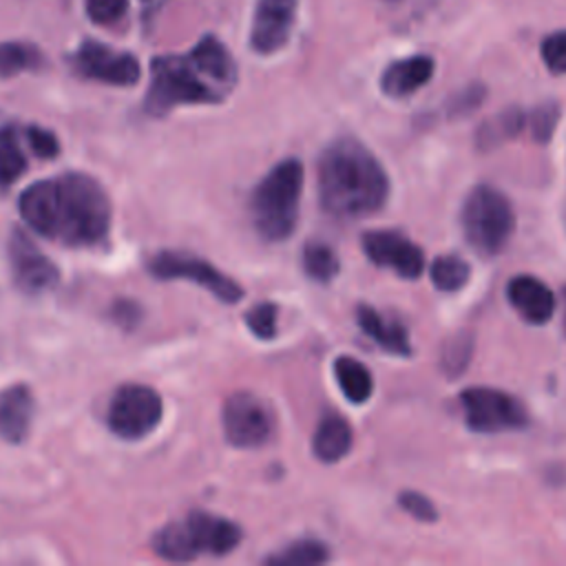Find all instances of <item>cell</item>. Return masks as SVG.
<instances>
[{"mask_svg": "<svg viewBox=\"0 0 566 566\" xmlns=\"http://www.w3.org/2000/svg\"><path fill=\"white\" fill-rule=\"evenodd\" d=\"M18 206L31 230L66 245H93L111 228L108 195L84 172L35 181L20 195Z\"/></svg>", "mask_w": 566, "mask_h": 566, "instance_id": "obj_1", "label": "cell"}, {"mask_svg": "<svg viewBox=\"0 0 566 566\" xmlns=\"http://www.w3.org/2000/svg\"><path fill=\"white\" fill-rule=\"evenodd\" d=\"M237 84V64L226 44L203 35L184 55H159L150 62V86L144 108L166 115L179 104H219Z\"/></svg>", "mask_w": 566, "mask_h": 566, "instance_id": "obj_2", "label": "cell"}, {"mask_svg": "<svg viewBox=\"0 0 566 566\" xmlns=\"http://www.w3.org/2000/svg\"><path fill=\"white\" fill-rule=\"evenodd\" d=\"M316 181L323 210L336 219L374 214L389 195L385 168L354 137H340L321 153Z\"/></svg>", "mask_w": 566, "mask_h": 566, "instance_id": "obj_3", "label": "cell"}, {"mask_svg": "<svg viewBox=\"0 0 566 566\" xmlns=\"http://www.w3.org/2000/svg\"><path fill=\"white\" fill-rule=\"evenodd\" d=\"M241 542V528L226 520L203 511H192L184 520L161 526L150 546L170 562H190L199 555H228Z\"/></svg>", "mask_w": 566, "mask_h": 566, "instance_id": "obj_4", "label": "cell"}, {"mask_svg": "<svg viewBox=\"0 0 566 566\" xmlns=\"http://www.w3.org/2000/svg\"><path fill=\"white\" fill-rule=\"evenodd\" d=\"M303 192V164L287 157L276 164L252 192V219L268 241L287 239L298 221Z\"/></svg>", "mask_w": 566, "mask_h": 566, "instance_id": "obj_5", "label": "cell"}, {"mask_svg": "<svg viewBox=\"0 0 566 566\" xmlns=\"http://www.w3.org/2000/svg\"><path fill=\"white\" fill-rule=\"evenodd\" d=\"M460 221L464 239L482 256L500 254L515 228L511 201L489 184H480L467 195Z\"/></svg>", "mask_w": 566, "mask_h": 566, "instance_id": "obj_6", "label": "cell"}, {"mask_svg": "<svg viewBox=\"0 0 566 566\" xmlns=\"http://www.w3.org/2000/svg\"><path fill=\"white\" fill-rule=\"evenodd\" d=\"M460 405L467 427L478 433L515 431L528 424L524 405L502 389L469 387L460 394Z\"/></svg>", "mask_w": 566, "mask_h": 566, "instance_id": "obj_7", "label": "cell"}, {"mask_svg": "<svg viewBox=\"0 0 566 566\" xmlns=\"http://www.w3.org/2000/svg\"><path fill=\"white\" fill-rule=\"evenodd\" d=\"M164 407L159 394L148 385H122L108 402V427L124 440L148 436L161 420Z\"/></svg>", "mask_w": 566, "mask_h": 566, "instance_id": "obj_8", "label": "cell"}, {"mask_svg": "<svg viewBox=\"0 0 566 566\" xmlns=\"http://www.w3.org/2000/svg\"><path fill=\"white\" fill-rule=\"evenodd\" d=\"M148 270L159 279L195 281L223 303H237L243 296V290L234 279L219 272L210 261L188 252H159L148 261Z\"/></svg>", "mask_w": 566, "mask_h": 566, "instance_id": "obj_9", "label": "cell"}, {"mask_svg": "<svg viewBox=\"0 0 566 566\" xmlns=\"http://www.w3.org/2000/svg\"><path fill=\"white\" fill-rule=\"evenodd\" d=\"M71 66L80 77L113 86L137 84L142 69L133 53L113 49L97 40H84L71 57Z\"/></svg>", "mask_w": 566, "mask_h": 566, "instance_id": "obj_10", "label": "cell"}, {"mask_svg": "<svg viewBox=\"0 0 566 566\" xmlns=\"http://www.w3.org/2000/svg\"><path fill=\"white\" fill-rule=\"evenodd\" d=\"M272 413L268 405L250 394L234 391L223 405V433L239 449H256L272 436Z\"/></svg>", "mask_w": 566, "mask_h": 566, "instance_id": "obj_11", "label": "cell"}, {"mask_svg": "<svg viewBox=\"0 0 566 566\" xmlns=\"http://www.w3.org/2000/svg\"><path fill=\"white\" fill-rule=\"evenodd\" d=\"M360 245L371 263L391 270L400 279H418L424 270L422 250L400 232L371 230L363 234Z\"/></svg>", "mask_w": 566, "mask_h": 566, "instance_id": "obj_12", "label": "cell"}, {"mask_svg": "<svg viewBox=\"0 0 566 566\" xmlns=\"http://www.w3.org/2000/svg\"><path fill=\"white\" fill-rule=\"evenodd\" d=\"M296 9L298 0H256L250 27V49L259 55L281 51L294 31Z\"/></svg>", "mask_w": 566, "mask_h": 566, "instance_id": "obj_13", "label": "cell"}, {"mask_svg": "<svg viewBox=\"0 0 566 566\" xmlns=\"http://www.w3.org/2000/svg\"><path fill=\"white\" fill-rule=\"evenodd\" d=\"M9 256H11V270L15 283L29 292V294H42L55 287L60 272L55 263L42 254L35 243L22 234L20 230L13 232L9 243Z\"/></svg>", "mask_w": 566, "mask_h": 566, "instance_id": "obj_14", "label": "cell"}, {"mask_svg": "<svg viewBox=\"0 0 566 566\" xmlns=\"http://www.w3.org/2000/svg\"><path fill=\"white\" fill-rule=\"evenodd\" d=\"M511 307L531 325H544L555 312V296L544 281L531 274H517L506 285Z\"/></svg>", "mask_w": 566, "mask_h": 566, "instance_id": "obj_15", "label": "cell"}, {"mask_svg": "<svg viewBox=\"0 0 566 566\" xmlns=\"http://www.w3.org/2000/svg\"><path fill=\"white\" fill-rule=\"evenodd\" d=\"M35 400L27 385H13L0 391V438L18 444L29 436Z\"/></svg>", "mask_w": 566, "mask_h": 566, "instance_id": "obj_16", "label": "cell"}, {"mask_svg": "<svg viewBox=\"0 0 566 566\" xmlns=\"http://www.w3.org/2000/svg\"><path fill=\"white\" fill-rule=\"evenodd\" d=\"M436 64L429 55H411L391 62L380 75V88L389 97H407L422 88L433 77Z\"/></svg>", "mask_w": 566, "mask_h": 566, "instance_id": "obj_17", "label": "cell"}, {"mask_svg": "<svg viewBox=\"0 0 566 566\" xmlns=\"http://www.w3.org/2000/svg\"><path fill=\"white\" fill-rule=\"evenodd\" d=\"M356 321L360 329L385 352L396 354V356H409L411 354V343H409V332L400 321L385 318L380 312H376L369 305H358L356 307Z\"/></svg>", "mask_w": 566, "mask_h": 566, "instance_id": "obj_18", "label": "cell"}, {"mask_svg": "<svg viewBox=\"0 0 566 566\" xmlns=\"http://www.w3.org/2000/svg\"><path fill=\"white\" fill-rule=\"evenodd\" d=\"M352 440L354 436L349 422L338 413H325L314 431L312 451L321 462L332 464L349 453Z\"/></svg>", "mask_w": 566, "mask_h": 566, "instance_id": "obj_19", "label": "cell"}, {"mask_svg": "<svg viewBox=\"0 0 566 566\" xmlns=\"http://www.w3.org/2000/svg\"><path fill=\"white\" fill-rule=\"evenodd\" d=\"M524 126H526L524 111L517 106H509V108L500 111L497 115L482 122V126L475 133V144L482 150H491V148L504 144L506 139L517 137Z\"/></svg>", "mask_w": 566, "mask_h": 566, "instance_id": "obj_20", "label": "cell"}, {"mask_svg": "<svg viewBox=\"0 0 566 566\" xmlns=\"http://www.w3.org/2000/svg\"><path fill=\"white\" fill-rule=\"evenodd\" d=\"M334 376L338 380V387L343 391V396L354 402V405H363L371 398L374 394V378L369 374V369L352 358V356H340L334 363Z\"/></svg>", "mask_w": 566, "mask_h": 566, "instance_id": "obj_21", "label": "cell"}, {"mask_svg": "<svg viewBox=\"0 0 566 566\" xmlns=\"http://www.w3.org/2000/svg\"><path fill=\"white\" fill-rule=\"evenodd\" d=\"M44 64L42 51L31 42H0V77L38 71Z\"/></svg>", "mask_w": 566, "mask_h": 566, "instance_id": "obj_22", "label": "cell"}, {"mask_svg": "<svg viewBox=\"0 0 566 566\" xmlns=\"http://www.w3.org/2000/svg\"><path fill=\"white\" fill-rule=\"evenodd\" d=\"M429 276H431V283L438 290L455 292V290H460L469 281L471 268L458 254H442V256L433 259V263L429 268Z\"/></svg>", "mask_w": 566, "mask_h": 566, "instance_id": "obj_23", "label": "cell"}, {"mask_svg": "<svg viewBox=\"0 0 566 566\" xmlns=\"http://www.w3.org/2000/svg\"><path fill=\"white\" fill-rule=\"evenodd\" d=\"M27 168V155L15 128H0V188L13 184Z\"/></svg>", "mask_w": 566, "mask_h": 566, "instance_id": "obj_24", "label": "cell"}, {"mask_svg": "<svg viewBox=\"0 0 566 566\" xmlns=\"http://www.w3.org/2000/svg\"><path fill=\"white\" fill-rule=\"evenodd\" d=\"M303 268H305L307 276H312L314 281L329 283L338 274L340 261H338L336 252L327 243L312 241L303 250Z\"/></svg>", "mask_w": 566, "mask_h": 566, "instance_id": "obj_25", "label": "cell"}, {"mask_svg": "<svg viewBox=\"0 0 566 566\" xmlns=\"http://www.w3.org/2000/svg\"><path fill=\"white\" fill-rule=\"evenodd\" d=\"M327 559H329V551L323 542L301 539V542L290 544L281 553L268 557L265 562L276 564V566H314V564H323Z\"/></svg>", "mask_w": 566, "mask_h": 566, "instance_id": "obj_26", "label": "cell"}, {"mask_svg": "<svg viewBox=\"0 0 566 566\" xmlns=\"http://www.w3.org/2000/svg\"><path fill=\"white\" fill-rule=\"evenodd\" d=\"M473 352L471 334H455L444 347L440 356V367L449 378H455L467 367Z\"/></svg>", "mask_w": 566, "mask_h": 566, "instance_id": "obj_27", "label": "cell"}, {"mask_svg": "<svg viewBox=\"0 0 566 566\" xmlns=\"http://www.w3.org/2000/svg\"><path fill=\"white\" fill-rule=\"evenodd\" d=\"M526 122H528V128H531L533 139L539 142V144H546V142L553 137L555 128H557V122H559V104H557V102H542V104H537V106L528 113Z\"/></svg>", "mask_w": 566, "mask_h": 566, "instance_id": "obj_28", "label": "cell"}, {"mask_svg": "<svg viewBox=\"0 0 566 566\" xmlns=\"http://www.w3.org/2000/svg\"><path fill=\"white\" fill-rule=\"evenodd\" d=\"M539 55L551 73H566V29L548 33L539 44Z\"/></svg>", "mask_w": 566, "mask_h": 566, "instance_id": "obj_29", "label": "cell"}, {"mask_svg": "<svg viewBox=\"0 0 566 566\" xmlns=\"http://www.w3.org/2000/svg\"><path fill=\"white\" fill-rule=\"evenodd\" d=\"M84 9L91 22L99 27H111L126 15L128 0H84Z\"/></svg>", "mask_w": 566, "mask_h": 566, "instance_id": "obj_30", "label": "cell"}, {"mask_svg": "<svg viewBox=\"0 0 566 566\" xmlns=\"http://www.w3.org/2000/svg\"><path fill=\"white\" fill-rule=\"evenodd\" d=\"M245 323L250 332L259 338H274L276 334V305L274 303H259L245 314Z\"/></svg>", "mask_w": 566, "mask_h": 566, "instance_id": "obj_31", "label": "cell"}, {"mask_svg": "<svg viewBox=\"0 0 566 566\" xmlns=\"http://www.w3.org/2000/svg\"><path fill=\"white\" fill-rule=\"evenodd\" d=\"M484 95H486V91H484L482 84H469L449 99L447 111H449L451 117H464L482 104Z\"/></svg>", "mask_w": 566, "mask_h": 566, "instance_id": "obj_32", "label": "cell"}, {"mask_svg": "<svg viewBox=\"0 0 566 566\" xmlns=\"http://www.w3.org/2000/svg\"><path fill=\"white\" fill-rule=\"evenodd\" d=\"M398 504H400L411 517H416V520H420V522H433V520L438 517L433 502H431L427 495H422V493L402 491V493L398 495Z\"/></svg>", "mask_w": 566, "mask_h": 566, "instance_id": "obj_33", "label": "cell"}, {"mask_svg": "<svg viewBox=\"0 0 566 566\" xmlns=\"http://www.w3.org/2000/svg\"><path fill=\"white\" fill-rule=\"evenodd\" d=\"M24 137H27V144L31 146V150L40 157H53L57 155L60 150V144L55 139V135L46 128H40V126H29L24 130Z\"/></svg>", "mask_w": 566, "mask_h": 566, "instance_id": "obj_34", "label": "cell"}, {"mask_svg": "<svg viewBox=\"0 0 566 566\" xmlns=\"http://www.w3.org/2000/svg\"><path fill=\"white\" fill-rule=\"evenodd\" d=\"M564 298H566V287H564ZM564 329H566V312H564Z\"/></svg>", "mask_w": 566, "mask_h": 566, "instance_id": "obj_35", "label": "cell"}]
</instances>
